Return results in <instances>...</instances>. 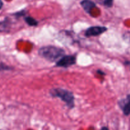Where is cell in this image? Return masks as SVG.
<instances>
[{"label":"cell","instance_id":"4","mask_svg":"<svg viewBox=\"0 0 130 130\" xmlns=\"http://www.w3.org/2000/svg\"><path fill=\"white\" fill-rule=\"evenodd\" d=\"M107 30V28L104 26H92L85 30L86 37H95L101 35Z\"/></svg>","mask_w":130,"mask_h":130},{"label":"cell","instance_id":"5","mask_svg":"<svg viewBox=\"0 0 130 130\" xmlns=\"http://www.w3.org/2000/svg\"><path fill=\"white\" fill-rule=\"evenodd\" d=\"M119 107L122 109L123 114L125 116L130 114V95H128L124 99L119 100L118 102Z\"/></svg>","mask_w":130,"mask_h":130},{"label":"cell","instance_id":"1","mask_svg":"<svg viewBox=\"0 0 130 130\" xmlns=\"http://www.w3.org/2000/svg\"><path fill=\"white\" fill-rule=\"evenodd\" d=\"M66 54L64 50L55 46L48 45L40 48L38 55L42 58L51 62L57 63Z\"/></svg>","mask_w":130,"mask_h":130},{"label":"cell","instance_id":"8","mask_svg":"<svg viewBox=\"0 0 130 130\" xmlns=\"http://www.w3.org/2000/svg\"><path fill=\"white\" fill-rule=\"evenodd\" d=\"M24 20H25V22L27 23V24H28V25H29V26L35 27L38 25V22L31 17H26L24 19Z\"/></svg>","mask_w":130,"mask_h":130},{"label":"cell","instance_id":"7","mask_svg":"<svg viewBox=\"0 0 130 130\" xmlns=\"http://www.w3.org/2000/svg\"><path fill=\"white\" fill-rule=\"evenodd\" d=\"M10 21L8 20H5L0 22V32H6L10 29Z\"/></svg>","mask_w":130,"mask_h":130},{"label":"cell","instance_id":"10","mask_svg":"<svg viewBox=\"0 0 130 130\" xmlns=\"http://www.w3.org/2000/svg\"><path fill=\"white\" fill-rule=\"evenodd\" d=\"M96 72H97V74H99L101 75V76H105V72H103L102 70H97V71H96Z\"/></svg>","mask_w":130,"mask_h":130},{"label":"cell","instance_id":"3","mask_svg":"<svg viewBox=\"0 0 130 130\" xmlns=\"http://www.w3.org/2000/svg\"><path fill=\"white\" fill-rule=\"evenodd\" d=\"M76 63V57L74 55H65L56 63V67L67 68Z\"/></svg>","mask_w":130,"mask_h":130},{"label":"cell","instance_id":"12","mask_svg":"<svg viewBox=\"0 0 130 130\" xmlns=\"http://www.w3.org/2000/svg\"><path fill=\"white\" fill-rule=\"evenodd\" d=\"M3 1L1 0H0V10L3 7Z\"/></svg>","mask_w":130,"mask_h":130},{"label":"cell","instance_id":"2","mask_svg":"<svg viewBox=\"0 0 130 130\" xmlns=\"http://www.w3.org/2000/svg\"><path fill=\"white\" fill-rule=\"evenodd\" d=\"M50 94L53 98H58L66 103L67 107L72 109L75 106V97L72 91L61 88H53L50 91Z\"/></svg>","mask_w":130,"mask_h":130},{"label":"cell","instance_id":"9","mask_svg":"<svg viewBox=\"0 0 130 130\" xmlns=\"http://www.w3.org/2000/svg\"><path fill=\"white\" fill-rule=\"evenodd\" d=\"M99 3L104 6L107 8H110L113 5V1L114 0H99Z\"/></svg>","mask_w":130,"mask_h":130},{"label":"cell","instance_id":"6","mask_svg":"<svg viewBox=\"0 0 130 130\" xmlns=\"http://www.w3.org/2000/svg\"><path fill=\"white\" fill-rule=\"evenodd\" d=\"M81 5L85 11L90 14L91 13V11L92 10V9L96 6L95 3L90 0H83L81 2Z\"/></svg>","mask_w":130,"mask_h":130},{"label":"cell","instance_id":"11","mask_svg":"<svg viewBox=\"0 0 130 130\" xmlns=\"http://www.w3.org/2000/svg\"><path fill=\"white\" fill-rule=\"evenodd\" d=\"M100 130H109V128H107V127L104 126V127H102V128H101V129H100Z\"/></svg>","mask_w":130,"mask_h":130}]
</instances>
